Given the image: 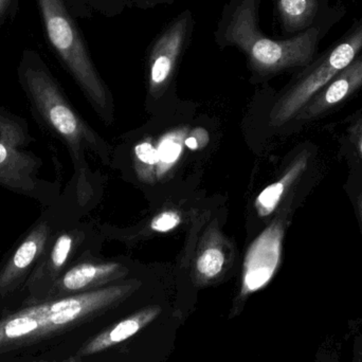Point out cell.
<instances>
[{"label": "cell", "mask_w": 362, "mask_h": 362, "mask_svg": "<svg viewBox=\"0 0 362 362\" xmlns=\"http://www.w3.org/2000/svg\"><path fill=\"white\" fill-rule=\"evenodd\" d=\"M18 81L38 124L63 142L69 151L76 170L78 202H84L88 193L86 151L95 153L104 161L108 160L107 144L76 112L37 53L29 50L23 52L18 67Z\"/></svg>", "instance_id": "obj_1"}, {"label": "cell", "mask_w": 362, "mask_h": 362, "mask_svg": "<svg viewBox=\"0 0 362 362\" xmlns=\"http://www.w3.org/2000/svg\"><path fill=\"white\" fill-rule=\"evenodd\" d=\"M262 0H229L221 13L214 40L218 48L234 47L246 57L257 78H265L312 63L319 30L308 28L287 40L268 37L259 27Z\"/></svg>", "instance_id": "obj_2"}, {"label": "cell", "mask_w": 362, "mask_h": 362, "mask_svg": "<svg viewBox=\"0 0 362 362\" xmlns=\"http://www.w3.org/2000/svg\"><path fill=\"white\" fill-rule=\"evenodd\" d=\"M47 37L62 64L104 121L112 123L114 101L91 59L88 47L66 0H36Z\"/></svg>", "instance_id": "obj_3"}, {"label": "cell", "mask_w": 362, "mask_h": 362, "mask_svg": "<svg viewBox=\"0 0 362 362\" xmlns=\"http://www.w3.org/2000/svg\"><path fill=\"white\" fill-rule=\"evenodd\" d=\"M33 141L27 121L0 108V187L49 206L57 200V189L40 178L42 158L23 150Z\"/></svg>", "instance_id": "obj_4"}, {"label": "cell", "mask_w": 362, "mask_h": 362, "mask_svg": "<svg viewBox=\"0 0 362 362\" xmlns=\"http://www.w3.org/2000/svg\"><path fill=\"white\" fill-rule=\"evenodd\" d=\"M64 226L59 204L54 202L42 211L0 262V314L19 308L21 295L34 268L53 236Z\"/></svg>", "instance_id": "obj_5"}, {"label": "cell", "mask_w": 362, "mask_h": 362, "mask_svg": "<svg viewBox=\"0 0 362 362\" xmlns=\"http://www.w3.org/2000/svg\"><path fill=\"white\" fill-rule=\"evenodd\" d=\"M361 49L362 25L353 30L301 74L274 104L270 112V124L280 127L296 118L316 93L356 59Z\"/></svg>", "instance_id": "obj_6"}, {"label": "cell", "mask_w": 362, "mask_h": 362, "mask_svg": "<svg viewBox=\"0 0 362 362\" xmlns=\"http://www.w3.org/2000/svg\"><path fill=\"white\" fill-rule=\"evenodd\" d=\"M195 18L189 8L170 21L146 51V84L151 99L165 97L173 85L178 68L191 44Z\"/></svg>", "instance_id": "obj_7"}, {"label": "cell", "mask_w": 362, "mask_h": 362, "mask_svg": "<svg viewBox=\"0 0 362 362\" xmlns=\"http://www.w3.org/2000/svg\"><path fill=\"white\" fill-rule=\"evenodd\" d=\"M284 231L283 221L276 219L247 249L243 265V297L263 288L276 274L280 265Z\"/></svg>", "instance_id": "obj_8"}, {"label": "cell", "mask_w": 362, "mask_h": 362, "mask_svg": "<svg viewBox=\"0 0 362 362\" xmlns=\"http://www.w3.org/2000/svg\"><path fill=\"white\" fill-rule=\"evenodd\" d=\"M127 274V268L122 264L76 262L53 285L46 301L101 288Z\"/></svg>", "instance_id": "obj_9"}, {"label": "cell", "mask_w": 362, "mask_h": 362, "mask_svg": "<svg viewBox=\"0 0 362 362\" xmlns=\"http://www.w3.org/2000/svg\"><path fill=\"white\" fill-rule=\"evenodd\" d=\"M362 86V55L339 72L323 87L296 116L298 120H308L320 116L336 104L350 97Z\"/></svg>", "instance_id": "obj_10"}, {"label": "cell", "mask_w": 362, "mask_h": 362, "mask_svg": "<svg viewBox=\"0 0 362 362\" xmlns=\"http://www.w3.org/2000/svg\"><path fill=\"white\" fill-rule=\"evenodd\" d=\"M160 306L155 305L148 306V308L139 310L136 314L127 317L124 320L112 325L110 329L98 334L91 339L87 340L81 346L80 350L76 352L74 357L83 359L84 357L98 354L102 351L107 350L112 346L125 341V340L139 333L146 325L153 322L160 315Z\"/></svg>", "instance_id": "obj_11"}, {"label": "cell", "mask_w": 362, "mask_h": 362, "mask_svg": "<svg viewBox=\"0 0 362 362\" xmlns=\"http://www.w3.org/2000/svg\"><path fill=\"white\" fill-rule=\"evenodd\" d=\"M308 154L302 153L289 165L288 169L285 171L284 175L280 180L266 187L257 195L255 206L259 216L267 217L274 212L282 200L283 196L308 167Z\"/></svg>", "instance_id": "obj_12"}, {"label": "cell", "mask_w": 362, "mask_h": 362, "mask_svg": "<svg viewBox=\"0 0 362 362\" xmlns=\"http://www.w3.org/2000/svg\"><path fill=\"white\" fill-rule=\"evenodd\" d=\"M283 31L298 33L308 30L318 8V0H274Z\"/></svg>", "instance_id": "obj_13"}, {"label": "cell", "mask_w": 362, "mask_h": 362, "mask_svg": "<svg viewBox=\"0 0 362 362\" xmlns=\"http://www.w3.org/2000/svg\"><path fill=\"white\" fill-rule=\"evenodd\" d=\"M216 235L204 243L195 259V272L202 281H212L221 276L226 265V255L221 243L215 242Z\"/></svg>", "instance_id": "obj_14"}, {"label": "cell", "mask_w": 362, "mask_h": 362, "mask_svg": "<svg viewBox=\"0 0 362 362\" xmlns=\"http://www.w3.org/2000/svg\"><path fill=\"white\" fill-rule=\"evenodd\" d=\"M72 12L78 16L88 17L93 13L102 16H119L129 8V0H70Z\"/></svg>", "instance_id": "obj_15"}, {"label": "cell", "mask_w": 362, "mask_h": 362, "mask_svg": "<svg viewBox=\"0 0 362 362\" xmlns=\"http://www.w3.org/2000/svg\"><path fill=\"white\" fill-rule=\"evenodd\" d=\"M182 221V217L178 211L165 210L157 214L151 221L150 227L153 231L158 233H167L176 229Z\"/></svg>", "instance_id": "obj_16"}, {"label": "cell", "mask_w": 362, "mask_h": 362, "mask_svg": "<svg viewBox=\"0 0 362 362\" xmlns=\"http://www.w3.org/2000/svg\"><path fill=\"white\" fill-rule=\"evenodd\" d=\"M176 139L177 138L171 135L161 142L159 150H157V155H158L157 163H165V167L170 168L177 160L182 150V144L176 141Z\"/></svg>", "instance_id": "obj_17"}, {"label": "cell", "mask_w": 362, "mask_h": 362, "mask_svg": "<svg viewBox=\"0 0 362 362\" xmlns=\"http://www.w3.org/2000/svg\"><path fill=\"white\" fill-rule=\"evenodd\" d=\"M136 155L144 165H155L158 163L157 150L151 142H142L136 148Z\"/></svg>", "instance_id": "obj_18"}, {"label": "cell", "mask_w": 362, "mask_h": 362, "mask_svg": "<svg viewBox=\"0 0 362 362\" xmlns=\"http://www.w3.org/2000/svg\"><path fill=\"white\" fill-rule=\"evenodd\" d=\"M174 0H129V8H138L141 10L156 8L163 4H172Z\"/></svg>", "instance_id": "obj_19"}, {"label": "cell", "mask_w": 362, "mask_h": 362, "mask_svg": "<svg viewBox=\"0 0 362 362\" xmlns=\"http://www.w3.org/2000/svg\"><path fill=\"white\" fill-rule=\"evenodd\" d=\"M17 8V0H0V25L14 15Z\"/></svg>", "instance_id": "obj_20"}, {"label": "cell", "mask_w": 362, "mask_h": 362, "mask_svg": "<svg viewBox=\"0 0 362 362\" xmlns=\"http://www.w3.org/2000/svg\"><path fill=\"white\" fill-rule=\"evenodd\" d=\"M317 362H340L339 357L334 349L329 346H325L320 349L317 355Z\"/></svg>", "instance_id": "obj_21"}, {"label": "cell", "mask_w": 362, "mask_h": 362, "mask_svg": "<svg viewBox=\"0 0 362 362\" xmlns=\"http://www.w3.org/2000/svg\"><path fill=\"white\" fill-rule=\"evenodd\" d=\"M353 362H362V338H357L354 344V359Z\"/></svg>", "instance_id": "obj_22"}, {"label": "cell", "mask_w": 362, "mask_h": 362, "mask_svg": "<svg viewBox=\"0 0 362 362\" xmlns=\"http://www.w3.org/2000/svg\"><path fill=\"white\" fill-rule=\"evenodd\" d=\"M185 146L191 150H196L198 148V142L195 137H189L185 139Z\"/></svg>", "instance_id": "obj_23"}, {"label": "cell", "mask_w": 362, "mask_h": 362, "mask_svg": "<svg viewBox=\"0 0 362 362\" xmlns=\"http://www.w3.org/2000/svg\"><path fill=\"white\" fill-rule=\"evenodd\" d=\"M357 206H358L359 216H361L362 223V189L361 191L359 192L358 197H357Z\"/></svg>", "instance_id": "obj_24"}, {"label": "cell", "mask_w": 362, "mask_h": 362, "mask_svg": "<svg viewBox=\"0 0 362 362\" xmlns=\"http://www.w3.org/2000/svg\"><path fill=\"white\" fill-rule=\"evenodd\" d=\"M361 157H362V136H361Z\"/></svg>", "instance_id": "obj_25"}]
</instances>
